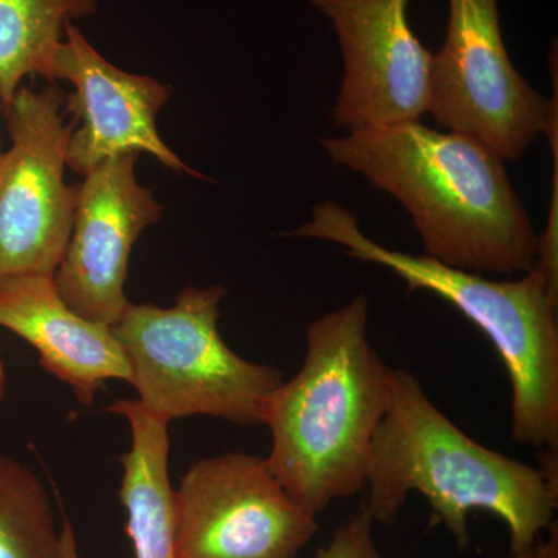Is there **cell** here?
Here are the masks:
<instances>
[{"label":"cell","instance_id":"obj_1","mask_svg":"<svg viewBox=\"0 0 558 558\" xmlns=\"http://www.w3.org/2000/svg\"><path fill=\"white\" fill-rule=\"evenodd\" d=\"M329 159L387 191L410 213L425 255L446 266L526 274L538 253L505 160L478 140L421 121L322 138Z\"/></svg>","mask_w":558,"mask_h":558},{"label":"cell","instance_id":"obj_2","mask_svg":"<svg viewBox=\"0 0 558 558\" xmlns=\"http://www.w3.org/2000/svg\"><path fill=\"white\" fill-rule=\"evenodd\" d=\"M369 301L357 295L307 326L299 373L267 403V464L289 497L317 517L366 484L371 449L389 400L392 368L368 339Z\"/></svg>","mask_w":558,"mask_h":558},{"label":"cell","instance_id":"obj_3","mask_svg":"<svg viewBox=\"0 0 558 558\" xmlns=\"http://www.w3.org/2000/svg\"><path fill=\"white\" fill-rule=\"evenodd\" d=\"M374 523L398 519L411 492L427 499L432 520L468 549L469 515L505 521L512 553L532 549L548 531L558 488L542 470L470 438L425 395L409 371H392L391 400L374 438L366 484Z\"/></svg>","mask_w":558,"mask_h":558},{"label":"cell","instance_id":"obj_4","mask_svg":"<svg viewBox=\"0 0 558 558\" xmlns=\"http://www.w3.org/2000/svg\"><path fill=\"white\" fill-rule=\"evenodd\" d=\"M293 236L339 244L351 258L395 271L410 292L427 290L457 307L498 352L512 387L513 440L558 451V288L532 267L512 281L384 247L336 202H322Z\"/></svg>","mask_w":558,"mask_h":558},{"label":"cell","instance_id":"obj_5","mask_svg":"<svg viewBox=\"0 0 558 558\" xmlns=\"http://www.w3.org/2000/svg\"><path fill=\"white\" fill-rule=\"evenodd\" d=\"M222 286L180 290L174 306L128 304L112 326L130 363V384L148 413L211 416L264 424L267 403L284 381L281 369L241 357L220 337Z\"/></svg>","mask_w":558,"mask_h":558},{"label":"cell","instance_id":"obj_6","mask_svg":"<svg viewBox=\"0 0 558 558\" xmlns=\"http://www.w3.org/2000/svg\"><path fill=\"white\" fill-rule=\"evenodd\" d=\"M449 7L446 40L432 58L428 113L502 160H519L557 128V94L539 95L510 61L498 0H449Z\"/></svg>","mask_w":558,"mask_h":558},{"label":"cell","instance_id":"obj_7","mask_svg":"<svg viewBox=\"0 0 558 558\" xmlns=\"http://www.w3.org/2000/svg\"><path fill=\"white\" fill-rule=\"evenodd\" d=\"M65 94L21 86L3 110L11 146L0 154V281L53 275L64 256L78 185H68Z\"/></svg>","mask_w":558,"mask_h":558},{"label":"cell","instance_id":"obj_8","mask_svg":"<svg viewBox=\"0 0 558 558\" xmlns=\"http://www.w3.org/2000/svg\"><path fill=\"white\" fill-rule=\"evenodd\" d=\"M172 517L178 558H296L318 531L267 459L240 451L194 462Z\"/></svg>","mask_w":558,"mask_h":558},{"label":"cell","instance_id":"obj_9","mask_svg":"<svg viewBox=\"0 0 558 558\" xmlns=\"http://www.w3.org/2000/svg\"><path fill=\"white\" fill-rule=\"evenodd\" d=\"M343 53L333 121L349 132L421 121L428 113L432 58L411 31L409 0H311Z\"/></svg>","mask_w":558,"mask_h":558},{"label":"cell","instance_id":"obj_10","mask_svg":"<svg viewBox=\"0 0 558 558\" xmlns=\"http://www.w3.org/2000/svg\"><path fill=\"white\" fill-rule=\"evenodd\" d=\"M65 81V112L73 116L68 168L86 178L106 160L148 154L178 174L205 179L160 137L157 116L170 98L160 81L110 64L73 22L51 58L47 83Z\"/></svg>","mask_w":558,"mask_h":558},{"label":"cell","instance_id":"obj_11","mask_svg":"<svg viewBox=\"0 0 558 558\" xmlns=\"http://www.w3.org/2000/svg\"><path fill=\"white\" fill-rule=\"evenodd\" d=\"M137 157H113L84 178L68 247L53 274L70 310L109 326L130 304L124 284L132 248L143 231L163 216L153 191L135 178Z\"/></svg>","mask_w":558,"mask_h":558},{"label":"cell","instance_id":"obj_12","mask_svg":"<svg viewBox=\"0 0 558 558\" xmlns=\"http://www.w3.org/2000/svg\"><path fill=\"white\" fill-rule=\"evenodd\" d=\"M0 328L27 341L47 373L94 405L106 380L130 381L131 369L112 326L70 310L53 275H20L0 281Z\"/></svg>","mask_w":558,"mask_h":558},{"label":"cell","instance_id":"obj_13","mask_svg":"<svg viewBox=\"0 0 558 558\" xmlns=\"http://www.w3.org/2000/svg\"><path fill=\"white\" fill-rule=\"evenodd\" d=\"M109 411L126 418L131 449L120 458V501L135 558H178L170 480V435L167 422L148 413L137 400L121 399Z\"/></svg>","mask_w":558,"mask_h":558},{"label":"cell","instance_id":"obj_14","mask_svg":"<svg viewBox=\"0 0 558 558\" xmlns=\"http://www.w3.org/2000/svg\"><path fill=\"white\" fill-rule=\"evenodd\" d=\"M98 0H0L3 110L27 76L49 81L51 58L70 22L92 16Z\"/></svg>","mask_w":558,"mask_h":558},{"label":"cell","instance_id":"obj_15","mask_svg":"<svg viewBox=\"0 0 558 558\" xmlns=\"http://www.w3.org/2000/svg\"><path fill=\"white\" fill-rule=\"evenodd\" d=\"M50 495L20 461L0 454V558H62Z\"/></svg>","mask_w":558,"mask_h":558},{"label":"cell","instance_id":"obj_16","mask_svg":"<svg viewBox=\"0 0 558 558\" xmlns=\"http://www.w3.org/2000/svg\"><path fill=\"white\" fill-rule=\"evenodd\" d=\"M373 524L369 513L363 509L333 532L317 558H384L373 539Z\"/></svg>","mask_w":558,"mask_h":558},{"label":"cell","instance_id":"obj_17","mask_svg":"<svg viewBox=\"0 0 558 558\" xmlns=\"http://www.w3.org/2000/svg\"><path fill=\"white\" fill-rule=\"evenodd\" d=\"M549 537L546 539L539 538L535 545V553L537 558H558V531L557 523L550 524Z\"/></svg>","mask_w":558,"mask_h":558},{"label":"cell","instance_id":"obj_18","mask_svg":"<svg viewBox=\"0 0 558 558\" xmlns=\"http://www.w3.org/2000/svg\"><path fill=\"white\" fill-rule=\"evenodd\" d=\"M61 535L62 546H64L62 558H78L75 538H73L72 527L69 526V523H64V526H62Z\"/></svg>","mask_w":558,"mask_h":558},{"label":"cell","instance_id":"obj_19","mask_svg":"<svg viewBox=\"0 0 558 558\" xmlns=\"http://www.w3.org/2000/svg\"><path fill=\"white\" fill-rule=\"evenodd\" d=\"M7 395V373L5 365H3V360L0 357V402L5 399Z\"/></svg>","mask_w":558,"mask_h":558},{"label":"cell","instance_id":"obj_20","mask_svg":"<svg viewBox=\"0 0 558 558\" xmlns=\"http://www.w3.org/2000/svg\"><path fill=\"white\" fill-rule=\"evenodd\" d=\"M510 558H537V553H535V546L532 549L523 550V553H512Z\"/></svg>","mask_w":558,"mask_h":558},{"label":"cell","instance_id":"obj_21","mask_svg":"<svg viewBox=\"0 0 558 558\" xmlns=\"http://www.w3.org/2000/svg\"><path fill=\"white\" fill-rule=\"evenodd\" d=\"M0 117H3V101H2V97H0ZM3 150H2V142H0V154H2Z\"/></svg>","mask_w":558,"mask_h":558}]
</instances>
